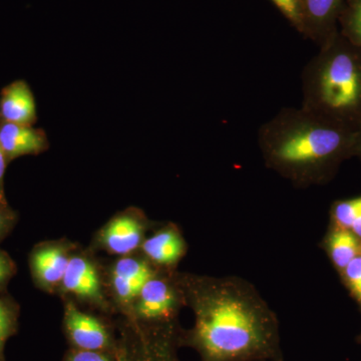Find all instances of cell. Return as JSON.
Returning <instances> with one entry per match:
<instances>
[{"label": "cell", "instance_id": "cell-9", "mask_svg": "<svg viewBox=\"0 0 361 361\" xmlns=\"http://www.w3.org/2000/svg\"><path fill=\"white\" fill-rule=\"evenodd\" d=\"M37 118L35 97L25 80H16L4 87L0 97L1 122L32 126Z\"/></svg>", "mask_w": 361, "mask_h": 361}, {"label": "cell", "instance_id": "cell-6", "mask_svg": "<svg viewBox=\"0 0 361 361\" xmlns=\"http://www.w3.org/2000/svg\"><path fill=\"white\" fill-rule=\"evenodd\" d=\"M66 336L73 348L82 350L111 351L116 345L111 339L110 332L94 316L85 314L68 304L65 314Z\"/></svg>", "mask_w": 361, "mask_h": 361}, {"label": "cell", "instance_id": "cell-22", "mask_svg": "<svg viewBox=\"0 0 361 361\" xmlns=\"http://www.w3.org/2000/svg\"><path fill=\"white\" fill-rule=\"evenodd\" d=\"M14 222V215L6 202L0 201V239L6 236Z\"/></svg>", "mask_w": 361, "mask_h": 361}, {"label": "cell", "instance_id": "cell-16", "mask_svg": "<svg viewBox=\"0 0 361 361\" xmlns=\"http://www.w3.org/2000/svg\"><path fill=\"white\" fill-rule=\"evenodd\" d=\"M113 276L125 278L134 283L144 287L146 282L154 277L153 271L142 261L132 258H123L116 262Z\"/></svg>", "mask_w": 361, "mask_h": 361}, {"label": "cell", "instance_id": "cell-18", "mask_svg": "<svg viewBox=\"0 0 361 361\" xmlns=\"http://www.w3.org/2000/svg\"><path fill=\"white\" fill-rule=\"evenodd\" d=\"M16 316L8 304L0 300V360L4 361L6 342L16 334Z\"/></svg>", "mask_w": 361, "mask_h": 361}, {"label": "cell", "instance_id": "cell-20", "mask_svg": "<svg viewBox=\"0 0 361 361\" xmlns=\"http://www.w3.org/2000/svg\"><path fill=\"white\" fill-rule=\"evenodd\" d=\"M343 274L348 288L361 302V255H358L346 266Z\"/></svg>", "mask_w": 361, "mask_h": 361}, {"label": "cell", "instance_id": "cell-11", "mask_svg": "<svg viewBox=\"0 0 361 361\" xmlns=\"http://www.w3.org/2000/svg\"><path fill=\"white\" fill-rule=\"evenodd\" d=\"M142 232L139 221L130 216H121L104 228L102 240L109 250L125 255L141 244Z\"/></svg>", "mask_w": 361, "mask_h": 361}, {"label": "cell", "instance_id": "cell-3", "mask_svg": "<svg viewBox=\"0 0 361 361\" xmlns=\"http://www.w3.org/2000/svg\"><path fill=\"white\" fill-rule=\"evenodd\" d=\"M301 108L353 130L361 128V51L336 33L302 71Z\"/></svg>", "mask_w": 361, "mask_h": 361}, {"label": "cell", "instance_id": "cell-14", "mask_svg": "<svg viewBox=\"0 0 361 361\" xmlns=\"http://www.w3.org/2000/svg\"><path fill=\"white\" fill-rule=\"evenodd\" d=\"M360 238L350 229L336 226L327 237V250L332 262L343 271L353 259L360 255Z\"/></svg>", "mask_w": 361, "mask_h": 361}, {"label": "cell", "instance_id": "cell-23", "mask_svg": "<svg viewBox=\"0 0 361 361\" xmlns=\"http://www.w3.org/2000/svg\"><path fill=\"white\" fill-rule=\"evenodd\" d=\"M14 273L13 261L6 253L0 250V288L6 285Z\"/></svg>", "mask_w": 361, "mask_h": 361}, {"label": "cell", "instance_id": "cell-10", "mask_svg": "<svg viewBox=\"0 0 361 361\" xmlns=\"http://www.w3.org/2000/svg\"><path fill=\"white\" fill-rule=\"evenodd\" d=\"M63 284L66 290L92 300H101V286L97 271L89 261L82 257L70 258Z\"/></svg>", "mask_w": 361, "mask_h": 361}, {"label": "cell", "instance_id": "cell-21", "mask_svg": "<svg viewBox=\"0 0 361 361\" xmlns=\"http://www.w3.org/2000/svg\"><path fill=\"white\" fill-rule=\"evenodd\" d=\"M66 361H116L115 350L94 351L73 349L66 356Z\"/></svg>", "mask_w": 361, "mask_h": 361}, {"label": "cell", "instance_id": "cell-12", "mask_svg": "<svg viewBox=\"0 0 361 361\" xmlns=\"http://www.w3.org/2000/svg\"><path fill=\"white\" fill-rule=\"evenodd\" d=\"M142 251L156 264L173 266L184 256L186 246L180 233L168 228L147 240L142 245Z\"/></svg>", "mask_w": 361, "mask_h": 361}, {"label": "cell", "instance_id": "cell-19", "mask_svg": "<svg viewBox=\"0 0 361 361\" xmlns=\"http://www.w3.org/2000/svg\"><path fill=\"white\" fill-rule=\"evenodd\" d=\"M282 16L289 21L294 28L302 35L303 23L297 0H270Z\"/></svg>", "mask_w": 361, "mask_h": 361}, {"label": "cell", "instance_id": "cell-1", "mask_svg": "<svg viewBox=\"0 0 361 361\" xmlns=\"http://www.w3.org/2000/svg\"><path fill=\"white\" fill-rule=\"evenodd\" d=\"M183 281L195 324L180 342L201 361H284L277 316L250 282L236 276Z\"/></svg>", "mask_w": 361, "mask_h": 361}, {"label": "cell", "instance_id": "cell-24", "mask_svg": "<svg viewBox=\"0 0 361 361\" xmlns=\"http://www.w3.org/2000/svg\"><path fill=\"white\" fill-rule=\"evenodd\" d=\"M7 158L0 146V201L6 202L4 196V175H6Z\"/></svg>", "mask_w": 361, "mask_h": 361}, {"label": "cell", "instance_id": "cell-7", "mask_svg": "<svg viewBox=\"0 0 361 361\" xmlns=\"http://www.w3.org/2000/svg\"><path fill=\"white\" fill-rule=\"evenodd\" d=\"M137 314L155 323L171 322L179 305V295L167 280L152 277L139 294Z\"/></svg>", "mask_w": 361, "mask_h": 361}, {"label": "cell", "instance_id": "cell-2", "mask_svg": "<svg viewBox=\"0 0 361 361\" xmlns=\"http://www.w3.org/2000/svg\"><path fill=\"white\" fill-rule=\"evenodd\" d=\"M257 137L266 167L305 189L329 180L342 161L355 155L357 132L300 106L278 111Z\"/></svg>", "mask_w": 361, "mask_h": 361}, {"label": "cell", "instance_id": "cell-8", "mask_svg": "<svg viewBox=\"0 0 361 361\" xmlns=\"http://www.w3.org/2000/svg\"><path fill=\"white\" fill-rule=\"evenodd\" d=\"M0 146L9 161L20 157L42 153L49 148V141L44 130L32 126L0 121Z\"/></svg>", "mask_w": 361, "mask_h": 361}, {"label": "cell", "instance_id": "cell-25", "mask_svg": "<svg viewBox=\"0 0 361 361\" xmlns=\"http://www.w3.org/2000/svg\"><path fill=\"white\" fill-rule=\"evenodd\" d=\"M350 230L361 240V217L355 221Z\"/></svg>", "mask_w": 361, "mask_h": 361}, {"label": "cell", "instance_id": "cell-4", "mask_svg": "<svg viewBox=\"0 0 361 361\" xmlns=\"http://www.w3.org/2000/svg\"><path fill=\"white\" fill-rule=\"evenodd\" d=\"M180 336L182 332L172 323H161L146 331L140 330L116 346V361H179L177 348L182 345Z\"/></svg>", "mask_w": 361, "mask_h": 361}, {"label": "cell", "instance_id": "cell-5", "mask_svg": "<svg viewBox=\"0 0 361 361\" xmlns=\"http://www.w3.org/2000/svg\"><path fill=\"white\" fill-rule=\"evenodd\" d=\"M303 23L302 35L322 47L338 32L345 0H297Z\"/></svg>", "mask_w": 361, "mask_h": 361}, {"label": "cell", "instance_id": "cell-15", "mask_svg": "<svg viewBox=\"0 0 361 361\" xmlns=\"http://www.w3.org/2000/svg\"><path fill=\"white\" fill-rule=\"evenodd\" d=\"M338 30L361 51V0H345L339 16Z\"/></svg>", "mask_w": 361, "mask_h": 361}, {"label": "cell", "instance_id": "cell-17", "mask_svg": "<svg viewBox=\"0 0 361 361\" xmlns=\"http://www.w3.org/2000/svg\"><path fill=\"white\" fill-rule=\"evenodd\" d=\"M361 217V197L338 201L332 208V218L336 226L351 229L355 221Z\"/></svg>", "mask_w": 361, "mask_h": 361}, {"label": "cell", "instance_id": "cell-26", "mask_svg": "<svg viewBox=\"0 0 361 361\" xmlns=\"http://www.w3.org/2000/svg\"><path fill=\"white\" fill-rule=\"evenodd\" d=\"M355 156L361 159V128L357 130V137H356Z\"/></svg>", "mask_w": 361, "mask_h": 361}, {"label": "cell", "instance_id": "cell-13", "mask_svg": "<svg viewBox=\"0 0 361 361\" xmlns=\"http://www.w3.org/2000/svg\"><path fill=\"white\" fill-rule=\"evenodd\" d=\"M70 258L56 247H44L37 249L32 254V268L35 276L45 286L63 281Z\"/></svg>", "mask_w": 361, "mask_h": 361}, {"label": "cell", "instance_id": "cell-27", "mask_svg": "<svg viewBox=\"0 0 361 361\" xmlns=\"http://www.w3.org/2000/svg\"><path fill=\"white\" fill-rule=\"evenodd\" d=\"M0 361H2L1 360H0Z\"/></svg>", "mask_w": 361, "mask_h": 361}]
</instances>
